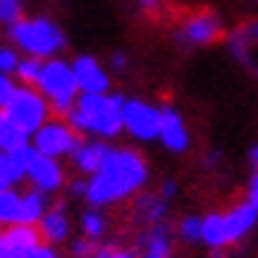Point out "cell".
Masks as SVG:
<instances>
[{"label":"cell","instance_id":"836d02e7","mask_svg":"<svg viewBox=\"0 0 258 258\" xmlns=\"http://www.w3.org/2000/svg\"><path fill=\"white\" fill-rule=\"evenodd\" d=\"M241 198H244L246 203H249V206L258 212V171H252V168H249V177H246V183H244Z\"/></svg>","mask_w":258,"mask_h":258},{"label":"cell","instance_id":"9a60e30c","mask_svg":"<svg viewBox=\"0 0 258 258\" xmlns=\"http://www.w3.org/2000/svg\"><path fill=\"white\" fill-rule=\"evenodd\" d=\"M38 229H41V238L47 241V244H70L73 238V229H76V223H73V215L67 209V203L58 200V203H49V209L44 212V218L38 223Z\"/></svg>","mask_w":258,"mask_h":258},{"label":"cell","instance_id":"d6a6232c","mask_svg":"<svg viewBox=\"0 0 258 258\" xmlns=\"http://www.w3.org/2000/svg\"><path fill=\"white\" fill-rule=\"evenodd\" d=\"M107 67H110L113 76H122V73H128L131 67H134V58H131L125 49H113V52L107 55Z\"/></svg>","mask_w":258,"mask_h":258},{"label":"cell","instance_id":"8992f818","mask_svg":"<svg viewBox=\"0 0 258 258\" xmlns=\"http://www.w3.org/2000/svg\"><path fill=\"white\" fill-rule=\"evenodd\" d=\"M35 87L47 96V102L52 105V113H61V116H67V110L82 96L76 73H73V61L64 58V55L47 58L41 64V76H38Z\"/></svg>","mask_w":258,"mask_h":258},{"label":"cell","instance_id":"cb8c5ba5","mask_svg":"<svg viewBox=\"0 0 258 258\" xmlns=\"http://www.w3.org/2000/svg\"><path fill=\"white\" fill-rule=\"evenodd\" d=\"M198 165L206 177H221L226 171V151L218 145H206L198 157Z\"/></svg>","mask_w":258,"mask_h":258},{"label":"cell","instance_id":"f546056e","mask_svg":"<svg viewBox=\"0 0 258 258\" xmlns=\"http://www.w3.org/2000/svg\"><path fill=\"white\" fill-rule=\"evenodd\" d=\"M96 249H99V244L90 241V238H84V235H73L70 244H67V252H70L73 258H90Z\"/></svg>","mask_w":258,"mask_h":258},{"label":"cell","instance_id":"e0dca14e","mask_svg":"<svg viewBox=\"0 0 258 258\" xmlns=\"http://www.w3.org/2000/svg\"><path fill=\"white\" fill-rule=\"evenodd\" d=\"M110 145H113V142H107V140L82 137L79 148H76V151H73V157H70L73 171H76L79 177H90L93 171H99V165L105 163L107 151H110Z\"/></svg>","mask_w":258,"mask_h":258},{"label":"cell","instance_id":"7c38bea8","mask_svg":"<svg viewBox=\"0 0 258 258\" xmlns=\"http://www.w3.org/2000/svg\"><path fill=\"white\" fill-rule=\"evenodd\" d=\"M177 246L180 241L174 235V221L140 226L134 232V249L140 258H177Z\"/></svg>","mask_w":258,"mask_h":258},{"label":"cell","instance_id":"1f68e13d","mask_svg":"<svg viewBox=\"0 0 258 258\" xmlns=\"http://www.w3.org/2000/svg\"><path fill=\"white\" fill-rule=\"evenodd\" d=\"M235 35H241L246 41V44H252V47L258 49V18H246V21H241V24L229 26Z\"/></svg>","mask_w":258,"mask_h":258},{"label":"cell","instance_id":"8d00e7d4","mask_svg":"<svg viewBox=\"0 0 258 258\" xmlns=\"http://www.w3.org/2000/svg\"><path fill=\"white\" fill-rule=\"evenodd\" d=\"M246 163H249L252 171H258V142H252V145L246 148Z\"/></svg>","mask_w":258,"mask_h":258},{"label":"cell","instance_id":"3957f363","mask_svg":"<svg viewBox=\"0 0 258 258\" xmlns=\"http://www.w3.org/2000/svg\"><path fill=\"white\" fill-rule=\"evenodd\" d=\"M122 105L125 93H82L67 110V122L82 137L116 142L122 137Z\"/></svg>","mask_w":258,"mask_h":258},{"label":"cell","instance_id":"2e32d148","mask_svg":"<svg viewBox=\"0 0 258 258\" xmlns=\"http://www.w3.org/2000/svg\"><path fill=\"white\" fill-rule=\"evenodd\" d=\"M41 244H44L41 229L32 223H15V226H6V232H3L6 258H32Z\"/></svg>","mask_w":258,"mask_h":258},{"label":"cell","instance_id":"74e56055","mask_svg":"<svg viewBox=\"0 0 258 258\" xmlns=\"http://www.w3.org/2000/svg\"><path fill=\"white\" fill-rule=\"evenodd\" d=\"M0 258H6V249H3V229H0Z\"/></svg>","mask_w":258,"mask_h":258},{"label":"cell","instance_id":"6da1fadb","mask_svg":"<svg viewBox=\"0 0 258 258\" xmlns=\"http://www.w3.org/2000/svg\"><path fill=\"white\" fill-rule=\"evenodd\" d=\"M151 186V163L140 151V145H110L105 163L90 177H76L67 191L79 198L84 206L116 209Z\"/></svg>","mask_w":258,"mask_h":258},{"label":"cell","instance_id":"5bb4252c","mask_svg":"<svg viewBox=\"0 0 258 258\" xmlns=\"http://www.w3.org/2000/svg\"><path fill=\"white\" fill-rule=\"evenodd\" d=\"M73 61V73L82 93H110L113 90V73L107 67V61L96 58L90 52H79Z\"/></svg>","mask_w":258,"mask_h":258},{"label":"cell","instance_id":"5b68a950","mask_svg":"<svg viewBox=\"0 0 258 258\" xmlns=\"http://www.w3.org/2000/svg\"><path fill=\"white\" fill-rule=\"evenodd\" d=\"M6 32H9L12 47L21 49V55H32V58L41 61L64 55V49L70 47L67 29L52 15H24Z\"/></svg>","mask_w":258,"mask_h":258},{"label":"cell","instance_id":"ba28073f","mask_svg":"<svg viewBox=\"0 0 258 258\" xmlns=\"http://www.w3.org/2000/svg\"><path fill=\"white\" fill-rule=\"evenodd\" d=\"M160 116H163L160 102L145 99V96H125L122 137H128L134 145H154L160 137Z\"/></svg>","mask_w":258,"mask_h":258},{"label":"cell","instance_id":"8fae6325","mask_svg":"<svg viewBox=\"0 0 258 258\" xmlns=\"http://www.w3.org/2000/svg\"><path fill=\"white\" fill-rule=\"evenodd\" d=\"M163 105V116H160V137L157 145L171 157H186L195 148V131L188 125V116L183 107L174 102H160Z\"/></svg>","mask_w":258,"mask_h":258},{"label":"cell","instance_id":"d4e9b609","mask_svg":"<svg viewBox=\"0 0 258 258\" xmlns=\"http://www.w3.org/2000/svg\"><path fill=\"white\" fill-rule=\"evenodd\" d=\"M24 180H26V171L21 168V163L12 154L0 151V188H12L18 183H24Z\"/></svg>","mask_w":258,"mask_h":258},{"label":"cell","instance_id":"ab89813d","mask_svg":"<svg viewBox=\"0 0 258 258\" xmlns=\"http://www.w3.org/2000/svg\"><path fill=\"white\" fill-rule=\"evenodd\" d=\"M55 3H67V0H55Z\"/></svg>","mask_w":258,"mask_h":258},{"label":"cell","instance_id":"7402d4cb","mask_svg":"<svg viewBox=\"0 0 258 258\" xmlns=\"http://www.w3.org/2000/svg\"><path fill=\"white\" fill-rule=\"evenodd\" d=\"M26 142H29V134L21 131L12 119L0 110V151L12 154V151H18L21 145H26Z\"/></svg>","mask_w":258,"mask_h":258},{"label":"cell","instance_id":"ffe728a7","mask_svg":"<svg viewBox=\"0 0 258 258\" xmlns=\"http://www.w3.org/2000/svg\"><path fill=\"white\" fill-rule=\"evenodd\" d=\"M24 223V191L18 188H0V226Z\"/></svg>","mask_w":258,"mask_h":258},{"label":"cell","instance_id":"30bf717a","mask_svg":"<svg viewBox=\"0 0 258 258\" xmlns=\"http://www.w3.org/2000/svg\"><path fill=\"white\" fill-rule=\"evenodd\" d=\"M29 142L35 145L38 154H44V157H55V160H70L73 151L79 148V142H82V134L73 128L67 116H58L52 119L49 116L41 128L29 137Z\"/></svg>","mask_w":258,"mask_h":258},{"label":"cell","instance_id":"4fadbf2b","mask_svg":"<svg viewBox=\"0 0 258 258\" xmlns=\"http://www.w3.org/2000/svg\"><path fill=\"white\" fill-rule=\"evenodd\" d=\"M26 183L44 195H61L64 188L70 186L67 180V168H64V160H55V157H44V154H35L32 163L26 168Z\"/></svg>","mask_w":258,"mask_h":258},{"label":"cell","instance_id":"f35d334b","mask_svg":"<svg viewBox=\"0 0 258 258\" xmlns=\"http://www.w3.org/2000/svg\"><path fill=\"white\" fill-rule=\"evenodd\" d=\"M246 3H249V6H258V0H246Z\"/></svg>","mask_w":258,"mask_h":258},{"label":"cell","instance_id":"83f0119b","mask_svg":"<svg viewBox=\"0 0 258 258\" xmlns=\"http://www.w3.org/2000/svg\"><path fill=\"white\" fill-rule=\"evenodd\" d=\"M90 258H140L137 255V249L128 244H119V241H105V244H99Z\"/></svg>","mask_w":258,"mask_h":258},{"label":"cell","instance_id":"484cf974","mask_svg":"<svg viewBox=\"0 0 258 258\" xmlns=\"http://www.w3.org/2000/svg\"><path fill=\"white\" fill-rule=\"evenodd\" d=\"M131 6L142 21H163L168 12V0H131Z\"/></svg>","mask_w":258,"mask_h":258},{"label":"cell","instance_id":"44dd1931","mask_svg":"<svg viewBox=\"0 0 258 258\" xmlns=\"http://www.w3.org/2000/svg\"><path fill=\"white\" fill-rule=\"evenodd\" d=\"M174 235L183 246L198 249L200 246V212H186L174 221Z\"/></svg>","mask_w":258,"mask_h":258},{"label":"cell","instance_id":"277c9868","mask_svg":"<svg viewBox=\"0 0 258 258\" xmlns=\"http://www.w3.org/2000/svg\"><path fill=\"white\" fill-rule=\"evenodd\" d=\"M226 32H229L226 18L218 9H212V6H195V9L180 12L171 21L168 38H171L177 52L191 55V52H203V49H212V47H218V44H223Z\"/></svg>","mask_w":258,"mask_h":258},{"label":"cell","instance_id":"e575fe53","mask_svg":"<svg viewBox=\"0 0 258 258\" xmlns=\"http://www.w3.org/2000/svg\"><path fill=\"white\" fill-rule=\"evenodd\" d=\"M12 90H15V76H6V73H0V107L9 102Z\"/></svg>","mask_w":258,"mask_h":258},{"label":"cell","instance_id":"4316f807","mask_svg":"<svg viewBox=\"0 0 258 258\" xmlns=\"http://www.w3.org/2000/svg\"><path fill=\"white\" fill-rule=\"evenodd\" d=\"M26 15V3L24 0H0V26H15L21 18Z\"/></svg>","mask_w":258,"mask_h":258},{"label":"cell","instance_id":"d590c367","mask_svg":"<svg viewBox=\"0 0 258 258\" xmlns=\"http://www.w3.org/2000/svg\"><path fill=\"white\" fill-rule=\"evenodd\" d=\"M32 258H64V255H61V249L55 244H47V241H44V244L38 246V252Z\"/></svg>","mask_w":258,"mask_h":258},{"label":"cell","instance_id":"f1b7e54d","mask_svg":"<svg viewBox=\"0 0 258 258\" xmlns=\"http://www.w3.org/2000/svg\"><path fill=\"white\" fill-rule=\"evenodd\" d=\"M41 64H44L41 58L24 55V58H21V64H18V73H15L18 84H35V82H38V76H41Z\"/></svg>","mask_w":258,"mask_h":258},{"label":"cell","instance_id":"603a6c76","mask_svg":"<svg viewBox=\"0 0 258 258\" xmlns=\"http://www.w3.org/2000/svg\"><path fill=\"white\" fill-rule=\"evenodd\" d=\"M47 209H49V195H44V191H38V188L29 186V191H24V223L38 226Z\"/></svg>","mask_w":258,"mask_h":258},{"label":"cell","instance_id":"d6986e66","mask_svg":"<svg viewBox=\"0 0 258 258\" xmlns=\"http://www.w3.org/2000/svg\"><path fill=\"white\" fill-rule=\"evenodd\" d=\"M223 47H226V52H229V58H232L249 79L258 82V49L252 47V44H246L241 35H235L232 29H229L226 38H223Z\"/></svg>","mask_w":258,"mask_h":258},{"label":"cell","instance_id":"4dcf8cb0","mask_svg":"<svg viewBox=\"0 0 258 258\" xmlns=\"http://www.w3.org/2000/svg\"><path fill=\"white\" fill-rule=\"evenodd\" d=\"M21 49L12 47V44H6V47H0V73H6V76H15L18 73V64H21Z\"/></svg>","mask_w":258,"mask_h":258},{"label":"cell","instance_id":"ac0fdd59","mask_svg":"<svg viewBox=\"0 0 258 258\" xmlns=\"http://www.w3.org/2000/svg\"><path fill=\"white\" fill-rule=\"evenodd\" d=\"M76 229H79V235L90 238V241H96V244H105V241H110L113 221H110L107 209L84 206V209L79 212V218H76Z\"/></svg>","mask_w":258,"mask_h":258},{"label":"cell","instance_id":"9c48e42d","mask_svg":"<svg viewBox=\"0 0 258 258\" xmlns=\"http://www.w3.org/2000/svg\"><path fill=\"white\" fill-rule=\"evenodd\" d=\"M0 110L12 119L21 131H26V134L32 137V134L49 119L52 105L47 102V96L41 93L35 84H15L9 102L0 107Z\"/></svg>","mask_w":258,"mask_h":258},{"label":"cell","instance_id":"52a82bcc","mask_svg":"<svg viewBox=\"0 0 258 258\" xmlns=\"http://www.w3.org/2000/svg\"><path fill=\"white\" fill-rule=\"evenodd\" d=\"M177 198H180V183L174 177H163L157 186H148L145 191H140L131 200V223H134V229L171 221Z\"/></svg>","mask_w":258,"mask_h":258},{"label":"cell","instance_id":"7a4b0ae2","mask_svg":"<svg viewBox=\"0 0 258 258\" xmlns=\"http://www.w3.org/2000/svg\"><path fill=\"white\" fill-rule=\"evenodd\" d=\"M258 235V212L244 198L200 212V246L209 258H235Z\"/></svg>","mask_w":258,"mask_h":258}]
</instances>
